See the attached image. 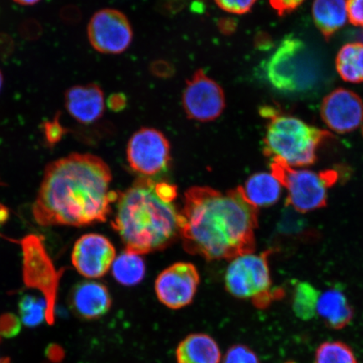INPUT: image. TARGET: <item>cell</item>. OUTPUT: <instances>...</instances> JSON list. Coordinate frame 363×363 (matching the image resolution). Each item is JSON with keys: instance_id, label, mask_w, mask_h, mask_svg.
<instances>
[{"instance_id": "1", "label": "cell", "mask_w": 363, "mask_h": 363, "mask_svg": "<svg viewBox=\"0 0 363 363\" xmlns=\"http://www.w3.org/2000/svg\"><path fill=\"white\" fill-rule=\"evenodd\" d=\"M112 174L101 157L72 153L49 163L33 207L42 226H85L106 222L116 202Z\"/></svg>"}, {"instance_id": "2", "label": "cell", "mask_w": 363, "mask_h": 363, "mask_svg": "<svg viewBox=\"0 0 363 363\" xmlns=\"http://www.w3.org/2000/svg\"><path fill=\"white\" fill-rule=\"evenodd\" d=\"M257 226L258 208L240 186L225 193L196 186L184 194L180 237L193 255L212 261L253 253Z\"/></svg>"}, {"instance_id": "3", "label": "cell", "mask_w": 363, "mask_h": 363, "mask_svg": "<svg viewBox=\"0 0 363 363\" xmlns=\"http://www.w3.org/2000/svg\"><path fill=\"white\" fill-rule=\"evenodd\" d=\"M177 195L175 185L145 177L118 195L112 226L126 252L143 255L174 242L180 235Z\"/></svg>"}, {"instance_id": "4", "label": "cell", "mask_w": 363, "mask_h": 363, "mask_svg": "<svg viewBox=\"0 0 363 363\" xmlns=\"http://www.w3.org/2000/svg\"><path fill=\"white\" fill-rule=\"evenodd\" d=\"M261 116L269 120L263 152L290 167H308L315 163L322 144L333 136L329 131L306 123L297 117L282 113L274 108H262Z\"/></svg>"}, {"instance_id": "5", "label": "cell", "mask_w": 363, "mask_h": 363, "mask_svg": "<svg viewBox=\"0 0 363 363\" xmlns=\"http://www.w3.org/2000/svg\"><path fill=\"white\" fill-rule=\"evenodd\" d=\"M265 74L272 87L280 92L303 94L319 84L321 67L302 40L288 35L267 60Z\"/></svg>"}, {"instance_id": "6", "label": "cell", "mask_w": 363, "mask_h": 363, "mask_svg": "<svg viewBox=\"0 0 363 363\" xmlns=\"http://www.w3.org/2000/svg\"><path fill=\"white\" fill-rule=\"evenodd\" d=\"M272 174L287 189L286 206L298 213H307L324 208L328 203V189L337 180V172H315L294 169L282 160L272 159Z\"/></svg>"}, {"instance_id": "7", "label": "cell", "mask_w": 363, "mask_h": 363, "mask_svg": "<svg viewBox=\"0 0 363 363\" xmlns=\"http://www.w3.org/2000/svg\"><path fill=\"white\" fill-rule=\"evenodd\" d=\"M272 253L267 250L260 254H245L234 258L227 267L225 288L234 297L252 299L256 307L263 308L281 294L272 291L269 257Z\"/></svg>"}, {"instance_id": "8", "label": "cell", "mask_w": 363, "mask_h": 363, "mask_svg": "<svg viewBox=\"0 0 363 363\" xmlns=\"http://www.w3.org/2000/svg\"><path fill=\"white\" fill-rule=\"evenodd\" d=\"M24 280L26 286L40 290L47 301L50 325L55 320V305L60 274L45 252L42 240L30 235L22 240Z\"/></svg>"}, {"instance_id": "9", "label": "cell", "mask_w": 363, "mask_h": 363, "mask_svg": "<svg viewBox=\"0 0 363 363\" xmlns=\"http://www.w3.org/2000/svg\"><path fill=\"white\" fill-rule=\"evenodd\" d=\"M170 144L160 131L142 128L131 136L127 146V160L136 174L145 178L166 171L171 162Z\"/></svg>"}, {"instance_id": "10", "label": "cell", "mask_w": 363, "mask_h": 363, "mask_svg": "<svg viewBox=\"0 0 363 363\" xmlns=\"http://www.w3.org/2000/svg\"><path fill=\"white\" fill-rule=\"evenodd\" d=\"M133 29L123 13L104 9L94 13L88 26L89 43L97 52L120 54L133 40Z\"/></svg>"}, {"instance_id": "11", "label": "cell", "mask_w": 363, "mask_h": 363, "mask_svg": "<svg viewBox=\"0 0 363 363\" xmlns=\"http://www.w3.org/2000/svg\"><path fill=\"white\" fill-rule=\"evenodd\" d=\"M183 106L189 119L199 122L214 121L225 110L224 91L203 70H198L187 81L183 95Z\"/></svg>"}, {"instance_id": "12", "label": "cell", "mask_w": 363, "mask_h": 363, "mask_svg": "<svg viewBox=\"0 0 363 363\" xmlns=\"http://www.w3.org/2000/svg\"><path fill=\"white\" fill-rule=\"evenodd\" d=\"M199 282V272L191 263H175L157 277V297L162 305L179 310L193 302Z\"/></svg>"}, {"instance_id": "13", "label": "cell", "mask_w": 363, "mask_h": 363, "mask_svg": "<svg viewBox=\"0 0 363 363\" xmlns=\"http://www.w3.org/2000/svg\"><path fill=\"white\" fill-rule=\"evenodd\" d=\"M116 258L111 240L99 234H86L77 240L72 253V262L81 275L99 279L111 269Z\"/></svg>"}, {"instance_id": "14", "label": "cell", "mask_w": 363, "mask_h": 363, "mask_svg": "<svg viewBox=\"0 0 363 363\" xmlns=\"http://www.w3.org/2000/svg\"><path fill=\"white\" fill-rule=\"evenodd\" d=\"M322 120L339 134L355 130L363 123V101L359 95L346 89H337L323 99Z\"/></svg>"}, {"instance_id": "15", "label": "cell", "mask_w": 363, "mask_h": 363, "mask_svg": "<svg viewBox=\"0 0 363 363\" xmlns=\"http://www.w3.org/2000/svg\"><path fill=\"white\" fill-rule=\"evenodd\" d=\"M69 305L81 319L94 320L107 314L111 310L112 299L106 285L94 281H84L72 289Z\"/></svg>"}, {"instance_id": "16", "label": "cell", "mask_w": 363, "mask_h": 363, "mask_svg": "<svg viewBox=\"0 0 363 363\" xmlns=\"http://www.w3.org/2000/svg\"><path fill=\"white\" fill-rule=\"evenodd\" d=\"M65 107L70 116L81 124H92L104 111V96L96 84L78 85L67 90Z\"/></svg>"}, {"instance_id": "17", "label": "cell", "mask_w": 363, "mask_h": 363, "mask_svg": "<svg viewBox=\"0 0 363 363\" xmlns=\"http://www.w3.org/2000/svg\"><path fill=\"white\" fill-rule=\"evenodd\" d=\"M221 358L219 345L203 333L189 335L176 350L177 363H220Z\"/></svg>"}, {"instance_id": "18", "label": "cell", "mask_w": 363, "mask_h": 363, "mask_svg": "<svg viewBox=\"0 0 363 363\" xmlns=\"http://www.w3.org/2000/svg\"><path fill=\"white\" fill-rule=\"evenodd\" d=\"M317 315L329 328L342 330L350 324L354 311L342 290L330 289L320 294L317 303Z\"/></svg>"}, {"instance_id": "19", "label": "cell", "mask_w": 363, "mask_h": 363, "mask_svg": "<svg viewBox=\"0 0 363 363\" xmlns=\"http://www.w3.org/2000/svg\"><path fill=\"white\" fill-rule=\"evenodd\" d=\"M312 16L318 30L329 40L346 25L347 0H315Z\"/></svg>"}, {"instance_id": "20", "label": "cell", "mask_w": 363, "mask_h": 363, "mask_svg": "<svg viewBox=\"0 0 363 363\" xmlns=\"http://www.w3.org/2000/svg\"><path fill=\"white\" fill-rule=\"evenodd\" d=\"M242 188L248 201L257 208L272 206L279 201L282 194V185L267 172L250 177Z\"/></svg>"}, {"instance_id": "21", "label": "cell", "mask_w": 363, "mask_h": 363, "mask_svg": "<svg viewBox=\"0 0 363 363\" xmlns=\"http://www.w3.org/2000/svg\"><path fill=\"white\" fill-rule=\"evenodd\" d=\"M337 71L344 81L363 83V43H347L340 48L335 59Z\"/></svg>"}, {"instance_id": "22", "label": "cell", "mask_w": 363, "mask_h": 363, "mask_svg": "<svg viewBox=\"0 0 363 363\" xmlns=\"http://www.w3.org/2000/svg\"><path fill=\"white\" fill-rule=\"evenodd\" d=\"M146 266L138 254L125 252L113 262L112 272L118 283L125 286H135L144 279Z\"/></svg>"}, {"instance_id": "23", "label": "cell", "mask_w": 363, "mask_h": 363, "mask_svg": "<svg viewBox=\"0 0 363 363\" xmlns=\"http://www.w3.org/2000/svg\"><path fill=\"white\" fill-rule=\"evenodd\" d=\"M320 295V292L310 283H297L294 289L292 301L294 315L305 321L315 318Z\"/></svg>"}, {"instance_id": "24", "label": "cell", "mask_w": 363, "mask_h": 363, "mask_svg": "<svg viewBox=\"0 0 363 363\" xmlns=\"http://www.w3.org/2000/svg\"><path fill=\"white\" fill-rule=\"evenodd\" d=\"M21 321L26 328H34L48 321V306L45 298L26 294L19 302Z\"/></svg>"}, {"instance_id": "25", "label": "cell", "mask_w": 363, "mask_h": 363, "mask_svg": "<svg viewBox=\"0 0 363 363\" xmlns=\"http://www.w3.org/2000/svg\"><path fill=\"white\" fill-rule=\"evenodd\" d=\"M315 363H357L355 353L348 345L326 342L317 348Z\"/></svg>"}, {"instance_id": "26", "label": "cell", "mask_w": 363, "mask_h": 363, "mask_svg": "<svg viewBox=\"0 0 363 363\" xmlns=\"http://www.w3.org/2000/svg\"><path fill=\"white\" fill-rule=\"evenodd\" d=\"M222 363H261L257 354L245 345L237 344L227 350Z\"/></svg>"}, {"instance_id": "27", "label": "cell", "mask_w": 363, "mask_h": 363, "mask_svg": "<svg viewBox=\"0 0 363 363\" xmlns=\"http://www.w3.org/2000/svg\"><path fill=\"white\" fill-rule=\"evenodd\" d=\"M257 0H216L217 6L222 10L237 15L251 11Z\"/></svg>"}, {"instance_id": "28", "label": "cell", "mask_w": 363, "mask_h": 363, "mask_svg": "<svg viewBox=\"0 0 363 363\" xmlns=\"http://www.w3.org/2000/svg\"><path fill=\"white\" fill-rule=\"evenodd\" d=\"M45 140L50 145H55L60 142L63 135L67 133L66 129L59 121V116L52 121H45L43 125Z\"/></svg>"}, {"instance_id": "29", "label": "cell", "mask_w": 363, "mask_h": 363, "mask_svg": "<svg viewBox=\"0 0 363 363\" xmlns=\"http://www.w3.org/2000/svg\"><path fill=\"white\" fill-rule=\"evenodd\" d=\"M20 319L13 315L0 318V337L9 338L16 337L21 330Z\"/></svg>"}, {"instance_id": "30", "label": "cell", "mask_w": 363, "mask_h": 363, "mask_svg": "<svg viewBox=\"0 0 363 363\" xmlns=\"http://www.w3.org/2000/svg\"><path fill=\"white\" fill-rule=\"evenodd\" d=\"M348 20L352 25L363 27V0H347Z\"/></svg>"}, {"instance_id": "31", "label": "cell", "mask_w": 363, "mask_h": 363, "mask_svg": "<svg viewBox=\"0 0 363 363\" xmlns=\"http://www.w3.org/2000/svg\"><path fill=\"white\" fill-rule=\"evenodd\" d=\"M306 0H269L271 6L279 16L291 13L301 6Z\"/></svg>"}, {"instance_id": "32", "label": "cell", "mask_w": 363, "mask_h": 363, "mask_svg": "<svg viewBox=\"0 0 363 363\" xmlns=\"http://www.w3.org/2000/svg\"><path fill=\"white\" fill-rule=\"evenodd\" d=\"M152 74L159 78L167 79L174 75V68L166 61H156L151 65Z\"/></svg>"}, {"instance_id": "33", "label": "cell", "mask_w": 363, "mask_h": 363, "mask_svg": "<svg viewBox=\"0 0 363 363\" xmlns=\"http://www.w3.org/2000/svg\"><path fill=\"white\" fill-rule=\"evenodd\" d=\"M127 99L123 94H113L107 101L108 108L113 112H120L126 107Z\"/></svg>"}, {"instance_id": "34", "label": "cell", "mask_w": 363, "mask_h": 363, "mask_svg": "<svg viewBox=\"0 0 363 363\" xmlns=\"http://www.w3.org/2000/svg\"><path fill=\"white\" fill-rule=\"evenodd\" d=\"M13 50V42L10 35L0 33V57L6 58L11 55Z\"/></svg>"}, {"instance_id": "35", "label": "cell", "mask_w": 363, "mask_h": 363, "mask_svg": "<svg viewBox=\"0 0 363 363\" xmlns=\"http://www.w3.org/2000/svg\"><path fill=\"white\" fill-rule=\"evenodd\" d=\"M237 21L233 19V18H222V19L218 21V28L224 35L233 34L235 30H237Z\"/></svg>"}, {"instance_id": "36", "label": "cell", "mask_w": 363, "mask_h": 363, "mask_svg": "<svg viewBox=\"0 0 363 363\" xmlns=\"http://www.w3.org/2000/svg\"><path fill=\"white\" fill-rule=\"evenodd\" d=\"M17 4H21V6H34L36 3H38L40 0H13Z\"/></svg>"}, {"instance_id": "37", "label": "cell", "mask_w": 363, "mask_h": 363, "mask_svg": "<svg viewBox=\"0 0 363 363\" xmlns=\"http://www.w3.org/2000/svg\"><path fill=\"white\" fill-rule=\"evenodd\" d=\"M0 363H10V360H9V358L0 355Z\"/></svg>"}, {"instance_id": "38", "label": "cell", "mask_w": 363, "mask_h": 363, "mask_svg": "<svg viewBox=\"0 0 363 363\" xmlns=\"http://www.w3.org/2000/svg\"><path fill=\"white\" fill-rule=\"evenodd\" d=\"M3 83H4V77H3L1 71H0V90H1V89H2Z\"/></svg>"}, {"instance_id": "39", "label": "cell", "mask_w": 363, "mask_h": 363, "mask_svg": "<svg viewBox=\"0 0 363 363\" xmlns=\"http://www.w3.org/2000/svg\"><path fill=\"white\" fill-rule=\"evenodd\" d=\"M284 363H297V362H292V361H289V362H286Z\"/></svg>"}, {"instance_id": "40", "label": "cell", "mask_w": 363, "mask_h": 363, "mask_svg": "<svg viewBox=\"0 0 363 363\" xmlns=\"http://www.w3.org/2000/svg\"><path fill=\"white\" fill-rule=\"evenodd\" d=\"M362 135H363V125H362Z\"/></svg>"}]
</instances>
